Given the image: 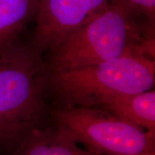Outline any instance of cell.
I'll use <instances>...</instances> for the list:
<instances>
[{"instance_id": "cell-1", "label": "cell", "mask_w": 155, "mask_h": 155, "mask_svg": "<svg viewBox=\"0 0 155 155\" xmlns=\"http://www.w3.org/2000/svg\"><path fill=\"white\" fill-rule=\"evenodd\" d=\"M127 0H110L106 8L48 52L50 71L94 65L129 55L154 58V23Z\"/></svg>"}, {"instance_id": "cell-2", "label": "cell", "mask_w": 155, "mask_h": 155, "mask_svg": "<svg viewBox=\"0 0 155 155\" xmlns=\"http://www.w3.org/2000/svg\"><path fill=\"white\" fill-rule=\"evenodd\" d=\"M154 81V58L129 55L86 66L50 71L48 92H51L58 106L91 107L104 97L152 90Z\"/></svg>"}, {"instance_id": "cell-3", "label": "cell", "mask_w": 155, "mask_h": 155, "mask_svg": "<svg viewBox=\"0 0 155 155\" xmlns=\"http://www.w3.org/2000/svg\"><path fill=\"white\" fill-rule=\"evenodd\" d=\"M50 70L42 53L18 38L0 46V123L25 130L41 125Z\"/></svg>"}, {"instance_id": "cell-4", "label": "cell", "mask_w": 155, "mask_h": 155, "mask_svg": "<svg viewBox=\"0 0 155 155\" xmlns=\"http://www.w3.org/2000/svg\"><path fill=\"white\" fill-rule=\"evenodd\" d=\"M53 117L58 129L94 154L141 155L155 152V133L102 108L58 106Z\"/></svg>"}, {"instance_id": "cell-5", "label": "cell", "mask_w": 155, "mask_h": 155, "mask_svg": "<svg viewBox=\"0 0 155 155\" xmlns=\"http://www.w3.org/2000/svg\"><path fill=\"white\" fill-rule=\"evenodd\" d=\"M110 0H40L32 46L43 54L106 8Z\"/></svg>"}, {"instance_id": "cell-6", "label": "cell", "mask_w": 155, "mask_h": 155, "mask_svg": "<svg viewBox=\"0 0 155 155\" xmlns=\"http://www.w3.org/2000/svg\"><path fill=\"white\" fill-rule=\"evenodd\" d=\"M91 107L102 108L145 131L155 133L154 90L104 97Z\"/></svg>"}, {"instance_id": "cell-7", "label": "cell", "mask_w": 155, "mask_h": 155, "mask_svg": "<svg viewBox=\"0 0 155 155\" xmlns=\"http://www.w3.org/2000/svg\"><path fill=\"white\" fill-rule=\"evenodd\" d=\"M7 155H98L82 150L55 127L38 126L28 131Z\"/></svg>"}, {"instance_id": "cell-8", "label": "cell", "mask_w": 155, "mask_h": 155, "mask_svg": "<svg viewBox=\"0 0 155 155\" xmlns=\"http://www.w3.org/2000/svg\"><path fill=\"white\" fill-rule=\"evenodd\" d=\"M40 0H0V46L18 38L35 18Z\"/></svg>"}, {"instance_id": "cell-9", "label": "cell", "mask_w": 155, "mask_h": 155, "mask_svg": "<svg viewBox=\"0 0 155 155\" xmlns=\"http://www.w3.org/2000/svg\"><path fill=\"white\" fill-rule=\"evenodd\" d=\"M30 130H25L0 123V147H7L12 149Z\"/></svg>"}, {"instance_id": "cell-10", "label": "cell", "mask_w": 155, "mask_h": 155, "mask_svg": "<svg viewBox=\"0 0 155 155\" xmlns=\"http://www.w3.org/2000/svg\"><path fill=\"white\" fill-rule=\"evenodd\" d=\"M130 5L141 15L154 22L155 0H127Z\"/></svg>"}, {"instance_id": "cell-11", "label": "cell", "mask_w": 155, "mask_h": 155, "mask_svg": "<svg viewBox=\"0 0 155 155\" xmlns=\"http://www.w3.org/2000/svg\"><path fill=\"white\" fill-rule=\"evenodd\" d=\"M141 155H155V152L150 153V154H141Z\"/></svg>"}]
</instances>
